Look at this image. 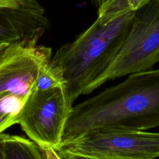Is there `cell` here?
<instances>
[{
  "mask_svg": "<svg viewBox=\"0 0 159 159\" xmlns=\"http://www.w3.org/2000/svg\"><path fill=\"white\" fill-rule=\"evenodd\" d=\"M158 126L159 68L130 74L122 83L73 107L61 145L98 129L145 130Z\"/></svg>",
  "mask_w": 159,
  "mask_h": 159,
  "instance_id": "1",
  "label": "cell"
},
{
  "mask_svg": "<svg viewBox=\"0 0 159 159\" xmlns=\"http://www.w3.org/2000/svg\"><path fill=\"white\" fill-rule=\"evenodd\" d=\"M137 14L127 0H106L98 9V18L92 25L57 50L50 61L62 72L65 92L71 105L114 58Z\"/></svg>",
  "mask_w": 159,
  "mask_h": 159,
  "instance_id": "2",
  "label": "cell"
},
{
  "mask_svg": "<svg viewBox=\"0 0 159 159\" xmlns=\"http://www.w3.org/2000/svg\"><path fill=\"white\" fill-rule=\"evenodd\" d=\"M159 61V0L137 11L124 43L109 65L84 88L88 94L105 82L134 73L152 70Z\"/></svg>",
  "mask_w": 159,
  "mask_h": 159,
  "instance_id": "3",
  "label": "cell"
},
{
  "mask_svg": "<svg viewBox=\"0 0 159 159\" xmlns=\"http://www.w3.org/2000/svg\"><path fill=\"white\" fill-rule=\"evenodd\" d=\"M73 106L64 86L46 90L33 89L22 109L18 124L42 150H58L61 145L65 125Z\"/></svg>",
  "mask_w": 159,
  "mask_h": 159,
  "instance_id": "4",
  "label": "cell"
},
{
  "mask_svg": "<svg viewBox=\"0 0 159 159\" xmlns=\"http://www.w3.org/2000/svg\"><path fill=\"white\" fill-rule=\"evenodd\" d=\"M60 148L89 156L154 159L159 157V133L101 128L84 133Z\"/></svg>",
  "mask_w": 159,
  "mask_h": 159,
  "instance_id": "5",
  "label": "cell"
},
{
  "mask_svg": "<svg viewBox=\"0 0 159 159\" xmlns=\"http://www.w3.org/2000/svg\"><path fill=\"white\" fill-rule=\"evenodd\" d=\"M42 35L9 45L0 55V93L28 96L42 66L52 58V48L37 45Z\"/></svg>",
  "mask_w": 159,
  "mask_h": 159,
  "instance_id": "6",
  "label": "cell"
},
{
  "mask_svg": "<svg viewBox=\"0 0 159 159\" xmlns=\"http://www.w3.org/2000/svg\"><path fill=\"white\" fill-rule=\"evenodd\" d=\"M48 25L45 9L37 0H23L16 8L0 7V48L42 35Z\"/></svg>",
  "mask_w": 159,
  "mask_h": 159,
  "instance_id": "7",
  "label": "cell"
},
{
  "mask_svg": "<svg viewBox=\"0 0 159 159\" xmlns=\"http://www.w3.org/2000/svg\"><path fill=\"white\" fill-rule=\"evenodd\" d=\"M1 159H45L43 150L34 142L7 134H0Z\"/></svg>",
  "mask_w": 159,
  "mask_h": 159,
  "instance_id": "8",
  "label": "cell"
},
{
  "mask_svg": "<svg viewBox=\"0 0 159 159\" xmlns=\"http://www.w3.org/2000/svg\"><path fill=\"white\" fill-rule=\"evenodd\" d=\"M27 97L10 93H0V134L12 125L18 124Z\"/></svg>",
  "mask_w": 159,
  "mask_h": 159,
  "instance_id": "9",
  "label": "cell"
},
{
  "mask_svg": "<svg viewBox=\"0 0 159 159\" xmlns=\"http://www.w3.org/2000/svg\"><path fill=\"white\" fill-rule=\"evenodd\" d=\"M50 60L42 66L33 89L46 90L65 84L61 71Z\"/></svg>",
  "mask_w": 159,
  "mask_h": 159,
  "instance_id": "10",
  "label": "cell"
},
{
  "mask_svg": "<svg viewBox=\"0 0 159 159\" xmlns=\"http://www.w3.org/2000/svg\"><path fill=\"white\" fill-rule=\"evenodd\" d=\"M60 159H135L132 158L109 157V156H89L74 153L62 148L55 150Z\"/></svg>",
  "mask_w": 159,
  "mask_h": 159,
  "instance_id": "11",
  "label": "cell"
},
{
  "mask_svg": "<svg viewBox=\"0 0 159 159\" xmlns=\"http://www.w3.org/2000/svg\"><path fill=\"white\" fill-rule=\"evenodd\" d=\"M23 0H0V7L16 8L19 7Z\"/></svg>",
  "mask_w": 159,
  "mask_h": 159,
  "instance_id": "12",
  "label": "cell"
},
{
  "mask_svg": "<svg viewBox=\"0 0 159 159\" xmlns=\"http://www.w3.org/2000/svg\"><path fill=\"white\" fill-rule=\"evenodd\" d=\"M129 6L135 11H138L145 5L148 4L150 0H127Z\"/></svg>",
  "mask_w": 159,
  "mask_h": 159,
  "instance_id": "13",
  "label": "cell"
},
{
  "mask_svg": "<svg viewBox=\"0 0 159 159\" xmlns=\"http://www.w3.org/2000/svg\"><path fill=\"white\" fill-rule=\"evenodd\" d=\"M42 150L43 152L45 159H60L55 150L52 148H46Z\"/></svg>",
  "mask_w": 159,
  "mask_h": 159,
  "instance_id": "14",
  "label": "cell"
},
{
  "mask_svg": "<svg viewBox=\"0 0 159 159\" xmlns=\"http://www.w3.org/2000/svg\"><path fill=\"white\" fill-rule=\"evenodd\" d=\"M91 1L93 5L98 9L106 0H91Z\"/></svg>",
  "mask_w": 159,
  "mask_h": 159,
  "instance_id": "15",
  "label": "cell"
},
{
  "mask_svg": "<svg viewBox=\"0 0 159 159\" xmlns=\"http://www.w3.org/2000/svg\"><path fill=\"white\" fill-rule=\"evenodd\" d=\"M4 48H0V55H1V53H2V52H3V50H4Z\"/></svg>",
  "mask_w": 159,
  "mask_h": 159,
  "instance_id": "16",
  "label": "cell"
},
{
  "mask_svg": "<svg viewBox=\"0 0 159 159\" xmlns=\"http://www.w3.org/2000/svg\"><path fill=\"white\" fill-rule=\"evenodd\" d=\"M0 159H1V148H0Z\"/></svg>",
  "mask_w": 159,
  "mask_h": 159,
  "instance_id": "17",
  "label": "cell"
}]
</instances>
